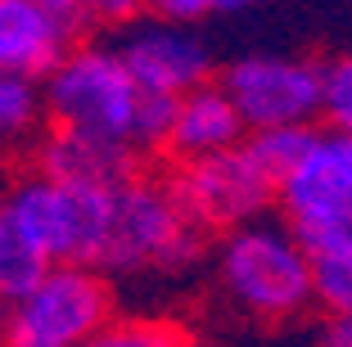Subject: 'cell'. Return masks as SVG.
I'll return each instance as SVG.
<instances>
[{"label": "cell", "instance_id": "obj_1", "mask_svg": "<svg viewBox=\"0 0 352 347\" xmlns=\"http://www.w3.org/2000/svg\"><path fill=\"white\" fill-rule=\"evenodd\" d=\"M41 91L54 131L86 135V140L113 144L126 153L163 149L176 109V100H158V95L140 91V82L109 41L73 45L41 82Z\"/></svg>", "mask_w": 352, "mask_h": 347}, {"label": "cell", "instance_id": "obj_2", "mask_svg": "<svg viewBox=\"0 0 352 347\" xmlns=\"http://www.w3.org/2000/svg\"><path fill=\"white\" fill-rule=\"evenodd\" d=\"M217 271L226 293L253 316L285 320V316H298L307 302H316L311 253L289 221L258 216L249 225L226 230Z\"/></svg>", "mask_w": 352, "mask_h": 347}, {"label": "cell", "instance_id": "obj_3", "mask_svg": "<svg viewBox=\"0 0 352 347\" xmlns=\"http://www.w3.org/2000/svg\"><path fill=\"white\" fill-rule=\"evenodd\" d=\"M204 230L176 203L172 181L126 176L113 190V230L104 248V271L145 276V271H181L199 257Z\"/></svg>", "mask_w": 352, "mask_h": 347}, {"label": "cell", "instance_id": "obj_4", "mask_svg": "<svg viewBox=\"0 0 352 347\" xmlns=\"http://www.w3.org/2000/svg\"><path fill=\"white\" fill-rule=\"evenodd\" d=\"M113 190L118 185L63 181L50 172H32L14 181L5 203L28 221V230L41 239L50 262H82L100 266L113 230Z\"/></svg>", "mask_w": 352, "mask_h": 347}, {"label": "cell", "instance_id": "obj_5", "mask_svg": "<svg viewBox=\"0 0 352 347\" xmlns=\"http://www.w3.org/2000/svg\"><path fill=\"white\" fill-rule=\"evenodd\" d=\"M113 320V293L100 266L54 262L45 280L0 320V347H82Z\"/></svg>", "mask_w": 352, "mask_h": 347}, {"label": "cell", "instance_id": "obj_6", "mask_svg": "<svg viewBox=\"0 0 352 347\" xmlns=\"http://www.w3.org/2000/svg\"><path fill=\"white\" fill-rule=\"evenodd\" d=\"M321 72L325 63L302 54H244L221 72V86L249 131H289L321 117Z\"/></svg>", "mask_w": 352, "mask_h": 347}, {"label": "cell", "instance_id": "obj_7", "mask_svg": "<svg viewBox=\"0 0 352 347\" xmlns=\"http://www.w3.org/2000/svg\"><path fill=\"white\" fill-rule=\"evenodd\" d=\"M276 190L280 181L258 163L249 140L217 158L186 163L172 172V194L199 230H235V225L258 221Z\"/></svg>", "mask_w": 352, "mask_h": 347}, {"label": "cell", "instance_id": "obj_8", "mask_svg": "<svg viewBox=\"0 0 352 347\" xmlns=\"http://www.w3.org/2000/svg\"><path fill=\"white\" fill-rule=\"evenodd\" d=\"M276 203L285 208V221L298 235L352 225V135L316 126L298 163L280 181Z\"/></svg>", "mask_w": 352, "mask_h": 347}, {"label": "cell", "instance_id": "obj_9", "mask_svg": "<svg viewBox=\"0 0 352 347\" xmlns=\"http://www.w3.org/2000/svg\"><path fill=\"white\" fill-rule=\"evenodd\" d=\"M113 45L140 91L158 95V100H181L186 91L212 82V45L204 41V32L190 23H167L154 14H140L113 32Z\"/></svg>", "mask_w": 352, "mask_h": 347}, {"label": "cell", "instance_id": "obj_10", "mask_svg": "<svg viewBox=\"0 0 352 347\" xmlns=\"http://www.w3.org/2000/svg\"><path fill=\"white\" fill-rule=\"evenodd\" d=\"M244 135H249V126L239 117L235 100L226 95V86L204 82L176 100L163 153L176 167H186V163H204V158H217V153L244 144Z\"/></svg>", "mask_w": 352, "mask_h": 347}, {"label": "cell", "instance_id": "obj_11", "mask_svg": "<svg viewBox=\"0 0 352 347\" xmlns=\"http://www.w3.org/2000/svg\"><path fill=\"white\" fill-rule=\"evenodd\" d=\"M73 50V36L41 0H0V72L45 82Z\"/></svg>", "mask_w": 352, "mask_h": 347}, {"label": "cell", "instance_id": "obj_12", "mask_svg": "<svg viewBox=\"0 0 352 347\" xmlns=\"http://www.w3.org/2000/svg\"><path fill=\"white\" fill-rule=\"evenodd\" d=\"M41 172L63 176V181H91V185H122L135 176V153L113 149V144L86 140V135L50 131L41 144Z\"/></svg>", "mask_w": 352, "mask_h": 347}, {"label": "cell", "instance_id": "obj_13", "mask_svg": "<svg viewBox=\"0 0 352 347\" xmlns=\"http://www.w3.org/2000/svg\"><path fill=\"white\" fill-rule=\"evenodd\" d=\"M50 266L54 262L41 248V239L32 235L28 221L0 199V306H14L23 293H32Z\"/></svg>", "mask_w": 352, "mask_h": 347}, {"label": "cell", "instance_id": "obj_14", "mask_svg": "<svg viewBox=\"0 0 352 347\" xmlns=\"http://www.w3.org/2000/svg\"><path fill=\"white\" fill-rule=\"evenodd\" d=\"M311 253V280L316 302L334 311V320H352V225H330L302 235Z\"/></svg>", "mask_w": 352, "mask_h": 347}, {"label": "cell", "instance_id": "obj_15", "mask_svg": "<svg viewBox=\"0 0 352 347\" xmlns=\"http://www.w3.org/2000/svg\"><path fill=\"white\" fill-rule=\"evenodd\" d=\"M45 122V91L36 77L0 72V144L28 140Z\"/></svg>", "mask_w": 352, "mask_h": 347}, {"label": "cell", "instance_id": "obj_16", "mask_svg": "<svg viewBox=\"0 0 352 347\" xmlns=\"http://www.w3.org/2000/svg\"><path fill=\"white\" fill-rule=\"evenodd\" d=\"M41 5L68 27V36H77V32H122L126 23L145 14V0H41Z\"/></svg>", "mask_w": 352, "mask_h": 347}, {"label": "cell", "instance_id": "obj_17", "mask_svg": "<svg viewBox=\"0 0 352 347\" xmlns=\"http://www.w3.org/2000/svg\"><path fill=\"white\" fill-rule=\"evenodd\" d=\"M321 122L352 135V50L334 54L321 72Z\"/></svg>", "mask_w": 352, "mask_h": 347}, {"label": "cell", "instance_id": "obj_18", "mask_svg": "<svg viewBox=\"0 0 352 347\" xmlns=\"http://www.w3.org/2000/svg\"><path fill=\"white\" fill-rule=\"evenodd\" d=\"M82 347H186V343L172 325H158V320H109Z\"/></svg>", "mask_w": 352, "mask_h": 347}, {"label": "cell", "instance_id": "obj_19", "mask_svg": "<svg viewBox=\"0 0 352 347\" xmlns=\"http://www.w3.org/2000/svg\"><path fill=\"white\" fill-rule=\"evenodd\" d=\"M212 10H221V0H145V14L167 23H190V27L199 19H208Z\"/></svg>", "mask_w": 352, "mask_h": 347}, {"label": "cell", "instance_id": "obj_20", "mask_svg": "<svg viewBox=\"0 0 352 347\" xmlns=\"http://www.w3.org/2000/svg\"><path fill=\"white\" fill-rule=\"evenodd\" d=\"M325 347H352V320H334V329L325 334Z\"/></svg>", "mask_w": 352, "mask_h": 347}, {"label": "cell", "instance_id": "obj_21", "mask_svg": "<svg viewBox=\"0 0 352 347\" xmlns=\"http://www.w3.org/2000/svg\"><path fill=\"white\" fill-rule=\"evenodd\" d=\"M249 5H258V0H221V10H249Z\"/></svg>", "mask_w": 352, "mask_h": 347}]
</instances>
